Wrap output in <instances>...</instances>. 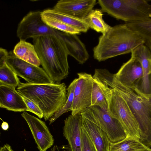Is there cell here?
Wrapping results in <instances>:
<instances>
[{"mask_svg":"<svg viewBox=\"0 0 151 151\" xmlns=\"http://www.w3.org/2000/svg\"><path fill=\"white\" fill-rule=\"evenodd\" d=\"M17 76L6 62L0 63V83L14 88L20 84Z\"/></svg>","mask_w":151,"mask_h":151,"instance_id":"25","label":"cell"},{"mask_svg":"<svg viewBox=\"0 0 151 151\" xmlns=\"http://www.w3.org/2000/svg\"><path fill=\"white\" fill-rule=\"evenodd\" d=\"M125 23L131 29L142 37L144 44L151 52V17L139 22Z\"/></svg>","mask_w":151,"mask_h":151,"instance_id":"23","label":"cell"},{"mask_svg":"<svg viewBox=\"0 0 151 151\" xmlns=\"http://www.w3.org/2000/svg\"><path fill=\"white\" fill-rule=\"evenodd\" d=\"M41 14L54 19L74 27L81 32H86L90 28L83 19L75 18L59 12L54 9H48L41 12Z\"/></svg>","mask_w":151,"mask_h":151,"instance_id":"20","label":"cell"},{"mask_svg":"<svg viewBox=\"0 0 151 151\" xmlns=\"http://www.w3.org/2000/svg\"><path fill=\"white\" fill-rule=\"evenodd\" d=\"M82 118L80 113L74 116L71 114L64 120L63 134L68 142L70 151H82Z\"/></svg>","mask_w":151,"mask_h":151,"instance_id":"13","label":"cell"},{"mask_svg":"<svg viewBox=\"0 0 151 151\" xmlns=\"http://www.w3.org/2000/svg\"><path fill=\"white\" fill-rule=\"evenodd\" d=\"M93 77L91 104L90 107L98 106L103 110L107 111L112 89L98 78Z\"/></svg>","mask_w":151,"mask_h":151,"instance_id":"18","label":"cell"},{"mask_svg":"<svg viewBox=\"0 0 151 151\" xmlns=\"http://www.w3.org/2000/svg\"><path fill=\"white\" fill-rule=\"evenodd\" d=\"M1 127L3 130H6L9 128V125L7 122H3L2 123Z\"/></svg>","mask_w":151,"mask_h":151,"instance_id":"32","label":"cell"},{"mask_svg":"<svg viewBox=\"0 0 151 151\" xmlns=\"http://www.w3.org/2000/svg\"><path fill=\"white\" fill-rule=\"evenodd\" d=\"M76 78L70 83L67 88V99L66 103L63 107L55 114L49 119V124L53 123L58 118L64 113L71 111L73 104L74 89Z\"/></svg>","mask_w":151,"mask_h":151,"instance_id":"27","label":"cell"},{"mask_svg":"<svg viewBox=\"0 0 151 151\" xmlns=\"http://www.w3.org/2000/svg\"><path fill=\"white\" fill-rule=\"evenodd\" d=\"M74 91L73 100L71 108V115L80 113L90 106L93 78L86 73L77 74Z\"/></svg>","mask_w":151,"mask_h":151,"instance_id":"10","label":"cell"},{"mask_svg":"<svg viewBox=\"0 0 151 151\" xmlns=\"http://www.w3.org/2000/svg\"><path fill=\"white\" fill-rule=\"evenodd\" d=\"M80 114L83 117L104 131L111 143L118 142L127 137L126 132L120 122L112 117L107 111L98 106L88 107Z\"/></svg>","mask_w":151,"mask_h":151,"instance_id":"6","label":"cell"},{"mask_svg":"<svg viewBox=\"0 0 151 151\" xmlns=\"http://www.w3.org/2000/svg\"><path fill=\"white\" fill-rule=\"evenodd\" d=\"M56 146H54L51 149L50 151H56ZM62 151H66L65 150H64Z\"/></svg>","mask_w":151,"mask_h":151,"instance_id":"34","label":"cell"},{"mask_svg":"<svg viewBox=\"0 0 151 151\" xmlns=\"http://www.w3.org/2000/svg\"><path fill=\"white\" fill-rule=\"evenodd\" d=\"M16 90L37 105L46 121L63 107L67 99L66 86L64 83H21Z\"/></svg>","mask_w":151,"mask_h":151,"instance_id":"4","label":"cell"},{"mask_svg":"<svg viewBox=\"0 0 151 151\" xmlns=\"http://www.w3.org/2000/svg\"><path fill=\"white\" fill-rule=\"evenodd\" d=\"M33 42L43 68L54 83H60L69 73L68 55L63 41L59 36L49 35L33 38Z\"/></svg>","mask_w":151,"mask_h":151,"instance_id":"2","label":"cell"},{"mask_svg":"<svg viewBox=\"0 0 151 151\" xmlns=\"http://www.w3.org/2000/svg\"><path fill=\"white\" fill-rule=\"evenodd\" d=\"M137 151H151V148L149 147H148L147 149L138 150Z\"/></svg>","mask_w":151,"mask_h":151,"instance_id":"33","label":"cell"},{"mask_svg":"<svg viewBox=\"0 0 151 151\" xmlns=\"http://www.w3.org/2000/svg\"><path fill=\"white\" fill-rule=\"evenodd\" d=\"M61 31L47 25L42 20L41 12H30L19 23L17 35L20 40L49 35L59 36Z\"/></svg>","mask_w":151,"mask_h":151,"instance_id":"8","label":"cell"},{"mask_svg":"<svg viewBox=\"0 0 151 151\" xmlns=\"http://www.w3.org/2000/svg\"><path fill=\"white\" fill-rule=\"evenodd\" d=\"M96 0H60L53 8L55 11L80 19H83L93 9Z\"/></svg>","mask_w":151,"mask_h":151,"instance_id":"12","label":"cell"},{"mask_svg":"<svg viewBox=\"0 0 151 151\" xmlns=\"http://www.w3.org/2000/svg\"><path fill=\"white\" fill-rule=\"evenodd\" d=\"M139 140L127 137L117 142H110L109 151H137L148 148Z\"/></svg>","mask_w":151,"mask_h":151,"instance_id":"24","label":"cell"},{"mask_svg":"<svg viewBox=\"0 0 151 151\" xmlns=\"http://www.w3.org/2000/svg\"><path fill=\"white\" fill-rule=\"evenodd\" d=\"M131 57L137 59L140 63L143 76L146 77L151 75V52L144 44L134 49L131 53Z\"/></svg>","mask_w":151,"mask_h":151,"instance_id":"21","label":"cell"},{"mask_svg":"<svg viewBox=\"0 0 151 151\" xmlns=\"http://www.w3.org/2000/svg\"><path fill=\"white\" fill-rule=\"evenodd\" d=\"M43 21L49 26L60 31L72 34L79 35L81 33L77 29L54 19L41 14Z\"/></svg>","mask_w":151,"mask_h":151,"instance_id":"26","label":"cell"},{"mask_svg":"<svg viewBox=\"0 0 151 151\" xmlns=\"http://www.w3.org/2000/svg\"><path fill=\"white\" fill-rule=\"evenodd\" d=\"M13 87L0 83V107L15 112L29 111L21 95Z\"/></svg>","mask_w":151,"mask_h":151,"instance_id":"15","label":"cell"},{"mask_svg":"<svg viewBox=\"0 0 151 151\" xmlns=\"http://www.w3.org/2000/svg\"><path fill=\"white\" fill-rule=\"evenodd\" d=\"M144 44L142 37L131 29L126 23L111 27L99 38L93 49L94 58L99 62L131 53L139 46Z\"/></svg>","mask_w":151,"mask_h":151,"instance_id":"3","label":"cell"},{"mask_svg":"<svg viewBox=\"0 0 151 151\" xmlns=\"http://www.w3.org/2000/svg\"><path fill=\"white\" fill-rule=\"evenodd\" d=\"M0 151H14L10 146L8 144L4 145L0 147Z\"/></svg>","mask_w":151,"mask_h":151,"instance_id":"31","label":"cell"},{"mask_svg":"<svg viewBox=\"0 0 151 151\" xmlns=\"http://www.w3.org/2000/svg\"><path fill=\"white\" fill-rule=\"evenodd\" d=\"M21 116L27 122L39 151H46L53 145L54 139L44 122L25 111Z\"/></svg>","mask_w":151,"mask_h":151,"instance_id":"11","label":"cell"},{"mask_svg":"<svg viewBox=\"0 0 151 151\" xmlns=\"http://www.w3.org/2000/svg\"><path fill=\"white\" fill-rule=\"evenodd\" d=\"M6 64L17 76L32 84L55 83L43 68L16 57L13 52H9L5 61Z\"/></svg>","mask_w":151,"mask_h":151,"instance_id":"9","label":"cell"},{"mask_svg":"<svg viewBox=\"0 0 151 151\" xmlns=\"http://www.w3.org/2000/svg\"><path fill=\"white\" fill-rule=\"evenodd\" d=\"M142 75L140 63L137 59L131 57L114 74L115 78L120 83L132 90Z\"/></svg>","mask_w":151,"mask_h":151,"instance_id":"14","label":"cell"},{"mask_svg":"<svg viewBox=\"0 0 151 151\" xmlns=\"http://www.w3.org/2000/svg\"><path fill=\"white\" fill-rule=\"evenodd\" d=\"M59 36L63 40L68 55L83 64L88 59L89 55L84 44L76 35L60 32Z\"/></svg>","mask_w":151,"mask_h":151,"instance_id":"16","label":"cell"},{"mask_svg":"<svg viewBox=\"0 0 151 151\" xmlns=\"http://www.w3.org/2000/svg\"><path fill=\"white\" fill-rule=\"evenodd\" d=\"M21 95L28 107L29 111L34 114L39 119L43 117V113L37 104L24 96Z\"/></svg>","mask_w":151,"mask_h":151,"instance_id":"29","label":"cell"},{"mask_svg":"<svg viewBox=\"0 0 151 151\" xmlns=\"http://www.w3.org/2000/svg\"><path fill=\"white\" fill-rule=\"evenodd\" d=\"M146 0H98L103 12L125 23L139 22L151 17V4Z\"/></svg>","mask_w":151,"mask_h":151,"instance_id":"5","label":"cell"},{"mask_svg":"<svg viewBox=\"0 0 151 151\" xmlns=\"http://www.w3.org/2000/svg\"><path fill=\"white\" fill-rule=\"evenodd\" d=\"M13 52L16 57L25 61L37 66L41 65L35 46L26 41L20 40Z\"/></svg>","mask_w":151,"mask_h":151,"instance_id":"19","label":"cell"},{"mask_svg":"<svg viewBox=\"0 0 151 151\" xmlns=\"http://www.w3.org/2000/svg\"><path fill=\"white\" fill-rule=\"evenodd\" d=\"M103 15L101 9H93L83 20L90 28L102 34L108 31L111 27L104 21Z\"/></svg>","mask_w":151,"mask_h":151,"instance_id":"22","label":"cell"},{"mask_svg":"<svg viewBox=\"0 0 151 151\" xmlns=\"http://www.w3.org/2000/svg\"><path fill=\"white\" fill-rule=\"evenodd\" d=\"M96 77L113 89L127 102L139 124V141L151 148V97L146 98L139 95L120 83L114 74L106 69L99 70Z\"/></svg>","mask_w":151,"mask_h":151,"instance_id":"1","label":"cell"},{"mask_svg":"<svg viewBox=\"0 0 151 151\" xmlns=\"http://www.w3.org/2000/svg\"><path fill=\"white\" fill-rule=\"evenodd\" d=\"M107 112L112 117L121 123L127 137L139 140V125L134 115L127 102L113 89Z\"/></svg>","mask_w":151,"mask_h":151,"instance_id":"7","label":"cell"},{"mask_svg":"<svg viewBox=\"0 0 151 151\" xmlns=\"http://www.w3.org/2000/svg\"><path fill=\"white\" fill-rule=\"evenodd\" d=\"M9 52L7 50L2 47L0 49V63L5 62L8 56Z\"/></svg>","mask_w":151,"mask_h":151,"instance_id":"30","label":"cell"},{"mask_svg":"<svg viewBox=\"0 0 151 151\" xmlns=\"http://www.w3.org/2000/svg\"><path fill=\"white\" fill-rule=\"evenodd\" d=\"M81 137L82 151H96L92 141L82 127L81 131Z\"/></svg>","mask_w":151,"mask_h":151,"instance_id":"28","label":"cell"},{"mask_svg":"<svg viewBox=\"0 0 151 151\" xmlns=\"http://www.w3.org/2000/svg\"><path fill=\"white\" fill-rule=\"evenodd\" d=\"M82 125L92 141L96 151H109L111 142L104 131L83 116Z\"/></svg>","mask_w":151,"mask_h":151,"instance_id":"17","label":"cell"}]
</instances>
